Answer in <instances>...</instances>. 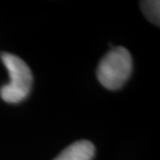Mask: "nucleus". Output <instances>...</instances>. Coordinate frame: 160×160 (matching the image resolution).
<instances>
[{"label":"nucleus","mask_w":160,"mask_h":160,"mask_svg":"<svg viewBox=\"0 0 160 160\" xmlns=\"http://www.w3.org/2000/svg\"><path fill=\"white\" fill-rule=\"evenodd\" d=\"M95 146L89 140H78L62 150L53 160H92Z\"/></svg>","instance_id":"7ed1b4c3"},{"label":"nucleus","mask_w":160,"mask_h":160,"mask_svg":"<svg viewBox=\"0 0 160 160\" xmlns=\"http://www.w3.org/2000/svg\"><path fill=\"white\" fill-rule=\"evenodd\" d=\"M132 72V57L126 48L118 46L102 57L97 68V78L107 89L122 88Z\"/></svg>","instance_id":"f03ea898"},{"label":"nucleus","mask_w":160,"mask_h":160,"mask_svg":"<svg viewBox=\"0 0 160 160\" xmlns=\"http://www.w3.org/2000/svg\"><path fill=\"white\" fill-rule=\"evenodd\" d=\"M0 58L9 75V82L0 88V97L8 103H19L30 92L32 85L31 70L23 59L15 54L2 52Z\"/></svg>","instance_id":"f257e3e1"},{"label":"nucleus","mask_w":160,"mask_h":160,"mask_svg":"<svg viewBox=\"0 0 160 160\" xmlns=\"http://www.w3.org/2000/svg\"><path fill=\"white\" fill-rule=\"evenodd\" d=\"M140 8L145 15V17L148 19L151 23L160 25V2L158 0H146L140 1Z\"/></svg>","instance_id":"20e7f679"}]
</instances>
